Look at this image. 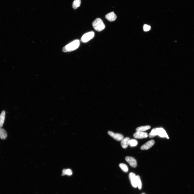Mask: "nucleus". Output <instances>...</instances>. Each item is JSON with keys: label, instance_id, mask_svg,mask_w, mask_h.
I'll return each mask as SVG.
<instances>
[{"label": "nucleus", "instance_id": "nucleus-18", "mask_svg": "<svg viewBox=\"0 0 194 194\" xmlns=\"http://www.w3.org/2000/svg\"><path fill=\"white\" fill-rule=\"evenodd\" d=\"M119 166L124 172L126 173L128 172V168L126 164L124 163H121L119 164Z\"/></svg>", "mask_w": 194, "mask_h": 194}, {"label": "nucleus", "instance_id": "nucleus-17", "mask_svg": "<svg viewBox=\"0 0 194 194\" xmlns=\"http://www.w3.org/2000/svg\"><path fill=\"white\" fill-rule=\"evenodd\" d=\"M73 174V172L72 170L70 169H64L62 170V176L67 175L68 176H71Z\"/></svg>", "mask_w": 194, "mask_h": 194}, {"label": "nucleus", "instance_id": "nucleus-16", "mask_svg": "<svg viewBox=\"0 0 194 194\" xmlns=\"http://www.w3.org/2000/svg\"><path fill=\"white\" fill-rule=\"evenodd\" d=\"M81 0H74L72 4V7L74 9L79 7L81 4Z\"/></svg>", "mask_w": 194, "mask_h": 194}, {"label": "nucleus", "instance_id": "nucleus-22", "mask_svg": "<svg viewBox=\"0 0 194 194\" xmlns=\"http://www.w3.org/2000/svg\"><path fill=\"white\" fill-rule=\"evenodd\" d=\"M142 194H145V193H142Z\"/></svg>", "mask_w": 194, "mask_h": 194}, {"label": "nucleus", "instance_id": "nucleus-6", "mask_svg": "<svg viewBox=\"0 0 194 194\" xmlns=\"http://www.w3.org/2000/svg\"><path fill=\"white\" fill-rule=\"evenodd\" d=\"M154 144L155 141L154 140H150L141 146L140 149L141 150H148L154 145Z\"/></svg>", "mask_w": 194, "mask_h": 194}, {"label": "nucleus", "instance_id": "nucleus-15", "mask_svg": "<svg viewBox=\"0 0 194 194\" xmlns=\"http://www.w3.org/2000/svg\"><path fill=\"white\" fill-rule=\"evenodd\" d=\"M158 128H156L152 129L148 136L149 138H152L158 135Z\"/></svg>", "mask_w": 194, "mask_h": 194}, {"label": "nucleus", "instance_id": "nucleus-13", "mask_svg": "<svg viewBox=\"0 0 194 194\" xmlns=\"http://www.w3.org/2000/svg\"><path fill=\"white\" fill-rule=\"evenodd\" d=\"M151 126L149 125H147L139 127L136 129L137 132H144L150 129Z\"/></svg>", "mask_w": 194, "mask_h": 194}, {"label": "nucleus", "instance_id": "nucleus-5", "mask_svg": "<svg viewBox=\"0 0 194 194\" xmlns=\"http://www.w3.org/2000/svg\"><path fill=\"white\" fill-rule=\"evenodd\" d=\"M125 160L132 167L135 168L137 166V162L136 160L134 158L127 157L125 158Z\"/></svg>", "mask_w": 194, "mask_h": 194}, {"label": "nucleus", "instance_id": "nucleus-21", "mask_svg": "<svg viewBox=\"0 0 194 194\" xmlns=\"http://www.w3.org/2000/svg\"><path fill=\"white\" fill-rule=\"evenodd\" d=\"M144 30L145 31L147 32L149 31L151 29L150 26L147 25L145 24L144 26Z\"/></svg>", "mask_w": 194, "mask_h": 194}, {"label": "nucleus", "instance_id": "nucleus-10", "mask_svg": "<svg viewBox=\"0 0 194 194\" xmlns=\"http://www.w3.org/2000/svg\"><path fill=\"white\" fill-rule=\"evenodd\" d=\"M158 134L160 137L162 138H166L168 139H169V138L168 136L165 131L162 128H158Z\"/></svg>", "mask_w": 194, "mask_h": 194}, {"label": "nucleus", "instance_id": "nucleus-2", "mask_svg": "<svg viewBox=\"0 0 194 194\" xmlns=\"http://www.w3.org/2000/svg\"><path fill=\"white\" fill-rule=\"evenodd\" d=\"M92 25L94 29L98 32L102 31L106 27L102 20L99 18L96 19L93 22Z\"/></svg>", "mask_w": 194, "mask_h": 194}, {"label": "nucleus", "instance_id": "nucleus-12", "mask_svg": "<svg viewBox=\"0 0 194 194\" xmlns=\"http://www.w3.org/2000/svg\"><path fill=\"white\" fill-rule=\"evenodd\" d=\"M6 112L3 111L0 115V128H2L3 125L5 118Z\"/></svg>", "mask_w": 194, "mask_h": 194}, {"label": "nucleus", "instance_id": "nucleus-7", "mask_svg": "<svg viewBox=\"0 0 194 194\" xmlns=\"http://www.w3.org/2000/svg\"><path fill=\"white\" fill-rule=\"evenodd\" d=\"M108 133L110 136L117 141H121L124 139L123 136L121 134L115 133L111 131H109Z\"/></svg>", "mask_w": 194, "mask_h": 194}, {"label": "nucleus", "instance_id": "nucleus-20", "mask_svg": "<svg viewBox=\"0 0 194 194\" xmlns=\"http://www.w3.org/2000/svg\"><path fill=\"white\" fill-rule=\"evenodd\" d=\"M137 183L138 187L139 190H141L142 188V184L140 178L139 176H136Z\"/></svg>", "mask_w": 194, "mask_h": 194}, {"label": "nucleus", "instance_id": "nucleus-1", "mask_svg": "<svg viewBox=\"0 0 194 194\" xmlns=\"http://www.w3.org/2000/svg\"><path fill=\"white\" fill-rule=\"evenodd\" d=\"M80 43L79 40H75L64 46L63 48L62 51L64 53H68L75 50L78 48Z\"/></svg>", "mask_w": 194, "mask_h": 194}, {"label": "nucleus", "instance_id": "nucleus-4", "mask_svg": "<svg viewBox=\"0 0 194 194\" xmlns=\"http://www.w3.org/2000/svg\"><path fill=\"white\" fill-rule=\"evenodd\" d=\"M129 179L133 187L136 188L138 187L137 183L136 176L135 174L131 173L129 175Z\"/></svg>", "mask_w": 194, "mask_h": 194}, {"label": "nucleus", "instance_id": "nucleus-19", "mask_svg": "<svg viewBox=\"0 0 194 194\" xmlns=\"http://www.w3.org/2000/svg\"><path fill=\"white\" fill-rule=\"evenodd\" d=\"M138 143V141L136 140L132 139L130 140L129 145L131 147H134L136 146Z\"/></svg>", "mask_w": 194, "mask_h": 194}, {"label": "nucleus", "instance_id": "nucleus-8", "mask_svg": "<svg viewBox=\"0 0 194 194\" xmlns=\"http://www.w3.org/2000/svg\"><path fill=\"white\" fill-rule=\"evenodd\" d=\"M148 136V133L144 132H137L134 135L135 138L138 139L146 138Z\"/></svg>", "mask_w": 194, "mask_h": 194}, {"label": "nucleus", "instance_id": "nucleus-14", "mask_svg": "<svg viewBox=\"0 0 194 194\" xmlns=\"http://www.w3.org/2000/svg\"><path fill=\"white\" fill-rule=\"evenodd\" d=\"M7 136V133L4 129L1 128H0V138L2 139H5Z\"/></svg>", "mask_w": 194, "mask_h": 194}, {"label": "nucleus", "instance_id": "nucleus-11", "mask_svg": "<svg viewBox=\"0 0 194 194\" xmlns=\"http://www.w3.org/2000/svg\"><path fill=\"white\" fill-rule=\"evenodd\" d=\"M130 140L129 138L126 137L121 140V145L123 148L126 149L127 148L129 144Z\"/></svg>", "mask_w": 194, "mask_h": 194}, {"label": "nucleus", "instance_id": "nucleus-3", "mask_svg": "<svg viewBox=\"0 0 194 194\" xmlns=\"http://www.w3.org/2000/svg\"><path fill=\"white\" fill-rule=\"evenodd\" d=\"M94 33L91 31L84 34L82 37L81 41L83 43H86L92 39L94 36Z\"/></svg>", "mask_w": 194, "mask_h": 194}, {"label": "nucleus", "instance_id": "nucleus-9", "mask_svg": "<svg viewBox=\"0 0 194 194\" xmlns=\"http://www.w3.org/2000/svg\"><path fill=\"white\" fill-rule=\"evenodd\" d=\"M105 17L108 20L111 22L114 21L117 18V16L113 12L109 13Z\"/></svg>", "mask_w": 194, "mask_h": 194}]
</instances>
